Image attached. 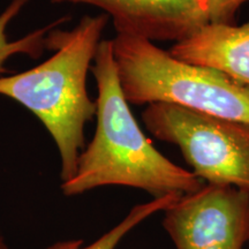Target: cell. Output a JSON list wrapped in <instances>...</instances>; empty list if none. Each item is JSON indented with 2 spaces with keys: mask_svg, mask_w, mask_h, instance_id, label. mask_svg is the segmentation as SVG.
I'll return each mask as SVG.
<instances>
[{
  "mask_svg": "<svg viewBox=\"0 0 249 249\" xmlns=\"http://www.w3.org/2000/svg\"><path fill=\"white\" fill-rule=\"evenodd\" d=\"M142 120L155 138L180 149L204 183L249 192V124L167 103L147 105Z\"/></svg>",
  "mask_w": 249,
  "mask_h": 249,
  "instance_id": "4",
  "label": "cell"
},
{
  "mask_svg": "<svg viewBox=\"0 0 249 249\" xmlns=\"http://www.w3.org/2000/svg\"><path fill=\"white\" fill-rule=\"evenodd\" d=\"M248 244H249V240H248Z\"/></svg>",
  "mask_w": 249,
  "mask_h": 249,
  "instance_id": "12",
  "label": "cell"
},
{
  "mask_svg": "<svg viewBox=\"0 0 249 249\" xmlns=\"http://www.w3.org/2000/svg\"><path fill=\"white\" fill-rule=\"evenodd\" d=\"M29 1L30 0H12L7 7L0 13V74L7 71L6 62L15 55H28L33 59H38L44 50H46L45 39L48 34L61 23L70 20V17L60 18L54 22L49 23L48 26L31 31L21 38L9 40L8 27L29 4Z\"/></svg>",
  "mask_w": 249,
  "mask_h": 249,
  "instance_id": "8",
  "label": "cell"
},
{
  "mask_svg": "<svg viewBox=\"0 0 249 249\" xmlns=\"http://www.w3.org/2000/svg\"><path fill=\"white\" fill-rule=\"evenodd\" d=\"M179 197V195H170L165 197L152 198L147 203L135 205L120 223H118L116 226L112 227L107 233L99 236L97 240L88 246H86L81 239H70V240L55 242L44 249H116L117 246L133 229H135L154 213L166 210Z\"/></svg>",
  "mask_w": 249,
  "mask_h": 249,
  "instance_id": "9",
  "label": "cell"
},
{
  "mask_svg": "<svg viewBox=\"0 0 249 249\" xmlns=\"http://www.w3.org/2000/svg\"><path fill=\"white\" fill-rule=\"evenodd\" d=\"M91 71L98 91L97 126L80 154L74 177L61 185L64 195L104 186L132 187L152 198L198 191L204 182L160 154L142 132L121 89L112 40H102Z\"/></svg>",
  "mask_w": 249,
  "mask_h": 249,
  "instance_id": "1",
  "label": "cell"
},
{
  "mask_svg": "<svg viewBox=\"0 0 249 249\" xmlns=\"http://www.w3.org/2000/svg\"><path fill=\"white\" fill-rule=\"evenodd\" d=\"M53 4L89 5L111 18L117 34L151 42L178 43L209 23L207 0H51Z\"/></svg>",
  "mask_w": 249,
  "mask_h": 249,
  "instance_id": "6",
  "label": "cell"
},
{
  "mask_svg": "<svg viewBox=\"0 0 249 249\" xmlns=\"http://www.w3.org/2000/svg\"><path fill=\"white\" fill-rule=\"evenodd\" d=\"M249 0H207L209 23H233L236 13Z\"/></svg>",
  "mask_w": 249,
  "mask_h": 249,
  "instance_id": "10",
  "label": "cell"
},
{
  "mask_svg": "<svg viewBox=\"0 0 249 249\" xmlns=\"http://www.w3.org/2000/svg\"><path fill=\"white\" fill-rule=\"evenodd\" d=\"M108 17L86 15L73 29L54 28L45 39L51 57L38 66L0 77V95L20 103L42 121L60 155V178L76 172L85 147V127L96 117L97 105L87 91L91 70Z\"/></svg>",
  "mask_w": 249,
  "mask_h": 249,
  "instance_id": "2",
  "label": "cell"
},
{
  "mask_svg": "<svg viewBox=\"0 0 249 249\" xmlns=\"http://www.w3.org/2000/svg\"><path fill=\"white\" fill-rule=\"evenodd\" d=\"M112 45L129 104L167 103L249 124V88L223 71L179 60L142 37L117 34Z\"/></svg>",
  "mask_w": 249,
  "mask_h": 249,
  "instance_id": "3",
  "label": "cell"
},
{
  "mask_svg": "<svg viewBox=\"0 0 249 249\" xmlns=\"http://www.w3.org/2000/svg\"><path fill=\"white\" fill-rule=\"evenodd\" d=\"M177 249H244L249 240V192L204 183L164 211Z\"/></svg>",
  "mask_w": 249,
  "mask_h": 249,
  "instance_id": "5",
  "label": "cell"
},
{
  "mask_svg": "<svg viewBox=\"0 0 249 249\" xmlns=\"http://www.w3.org/2000/svg\"><path fill=\"white\" fill-rule=\"evenodd\" d=\"M0 249H8L7 244H6L4 235H2L1 231H0Z\"/></svg>",
  "mask_w": 249,
  "mask_h": 249,
  "instance_id": "11",
  "label": "cell"
},
{
  "mask_svg": "<svg viewBox=\"0 0 249 249\" xmlns=\"http://www.w3.org/2000/svg\"><path fill=\"white\" fill-rule=\"evenodd\" d=\"M169 52L181 61L223 71L249 88V20L240 26L208 23Z\"/></svg>",
  "mask_w": 249,
  "mask_h": 249,
  "instance_id": "7",
  "label": "cell"
}]
</instances>
